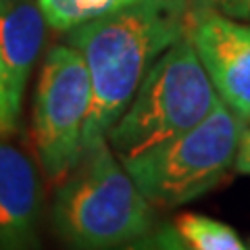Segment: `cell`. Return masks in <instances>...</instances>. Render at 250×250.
<instances>
[{"mask_svg":"<svg viewBox=\"0 0 250 250\" xmlns=\"http://www.w3.org/2000/svg\"><path fill=\"white\" fill-rule=\"evenodd\" d=\"M188 13L171 0H142L129 9L71 29L69 44L90 73L92 106L82 150L106 140V131L134 98L152 62L186 36Z\"/></svg>","mask_w":250,"mask_h":250,"instance_id":"1","label":"cell"},{"mask_svg":"<svg viewBox=\"0 0 250 250\" xmlns=\"http://www.w3.org/2000/svg\"><path fill=\"white\" fill-rule=\"evenodd\" d=\"M244 127L246 121L219 98L194 127L123 161V167L152 207L186 205L228 177Z\"/></svg>","mask_w":250,"mask_h":250,"instance_id":"4","label":"cell"},{"mask_svg":"<svg viewBox=\"0 0 250 250\" xmlns=\"http://www.w3.org/2000/svg\"><path fill=\"white\" fill-rule=\"evenodd\" d=\"M92 106L85 61L71 44L46 54L34 103V142L44 175L61 184L82 156L83 127Z\"/></svg>","mask_w":250,"mask_h":250,"instance_id":"5","label":"cell"},{"mask_svg":"<svg viewBox=\"0 0 250 250\" xmlns=\"http://www.w3.org/2000/svg\"><path fill=\"white\" fill-rule=\"evenodd\" d=\"M217 92L188 34L169 46L140 82L106 142L121 163L184 134L213 111Z\"/></svg>","mask_w":250,"mask_h":250,"instance_id":"3","label":"cell"},{"mask_svg":"<svg viewBox=\"0 0 250 250\" xmlns=\"http://www.w3.org/2000/svg\"><path fill=\"white\" fill-rule=\"evenodd\" d=\"M196 6L213 9L238 21H250V0H198Z\"/></svg>","mask_w":250,"mask_h":250,"instance_id":"12","label":"cell"},{"mask_svg":"<svg viewBox=\"0 0 250 250\" xmlns=\"http://www.w3.org/2000/svg\"><path fill=\"white\" fill-rule=\"evenodd\" d=\"M40 188L31 161L0 136V250H38Z\"/></svg>","mask_w":250,"mask_h":250,"instance_id":"7","label":"cell"},{"mask_svg":"<svg viewBox=\"0 0 250 250\" xmlns=\"http://www.w3.org/2000/svg\"><path fill=\"white\" fill-rule=\"evenodd\" d=\"M154 233H156V240L161 242V246L165 250H186L182 246V242L177 240V236H175V231H173L171 225H163L161 229H154Z\"/></svg>","mask_w":250,"mask_h":250,"instance_id":"15","label":"cell"},{"mask_svg":"<svg viewBox=\"0 0 250 250\" xmlns=\"http://www.w3.org/2000/svg\"><path fill=\"white\" fill-rule=\"evenodd\" d=\"M138 2L142 0H38L46 23L59 31H71Z\"/></svg>","mask_w":250,"mask_h":250,"instance_id":"10","label":"cell"},{"mask_svg":"<svg viewBox=\"0 0 250 250\" xmlns=\"http://www.w3.org/2000/svg\"><path fill=\"white\" fill-rule=\"evenodd\" d=\"M186 250H248L228 223L198 213H182L171 223Z\"/></svg>","mask_w":250,"mask_h":250,"instance_id":"9","label":"cell"},{"mask_svg":"<svg viewBox=\"0 0 250 250\" xmlns=\"http://www.w3.org/2000/svg\"><path fill=\"white\" fill-rule=\"evenodd\" d=\"M233 169H236L238 173L250 175V127H244V131H242V136H240Z\"/></svg>","mask_w":250,"mask_h":250,"instance_id":"13","label":"cell"},{"mask_svg":"<svg viewBox=\"0 0 250 250\" xmlns=\"http://www.w3.org/2000/svg\"><path fill=\"white\" fill-rule=\"evenodd\" d=\"M186 34L205 67L217 96L240 119L250 121V21L213 9L188 13Z\"/></svg>","mask_w":250,"mask_h":250,"instance_id":"6","label":"cell"},{"mask_svg":"<svg viewBox=\"0 0 250 250\" xmlns=\"http://www.w3.org/2000/svg\"><path fill=\"white\" fill-rule=\"evenodd\" d=\"M52 219L73 250H108L154 231L152 205L106 140L82 150L59 184Z\"/></svg>","mask_w":250,"mask_h":250,"instance_id":"2","label":"cell"},{"mask_svg":"<svg viewBox=\"0 0 250 250\" xmlns=\"http://www.w3.org/2000/svg\"><path fill=\"white\" fill-rule=\"evenodd\" d=\"M108 250H165L161 246V242L156 240V233L150 231L148 236H142L138 240H131L127 244H121L117 248H108Z\"/></svg>","mask_w":250,"mask_h":250,"instance_id":"14","label":"cell"},{"mask_svg":"<svg viewBox=\"0 0 250 250\" xmlns=\"http://www.w3.org/2000/svg\"><path fill=\"white\" fill-rule=\"evenodd\" d=\"M44 27L46 19L38 0H0V57L19 111L29 71L44 42Z\"/></svg>","mask_w":250,"mask_h":250,"instance_id":"8","label":"cell"},{"mask_svg":"<svg viewBox=\"0 0 250 250\" xmlns=\"http://www.w3.org/2000/svg\"><path fill=\"white\" fill-rule=\"evenodd\" d=\"M19 113L21 111L13 103L9 75H6L2 57H0V136L2 138H9V136H13L15 131H17Z\"/></svg>","mask_w":250,"mask_h":250,"instance_id":"11","label":"cell"}]
</instances>
